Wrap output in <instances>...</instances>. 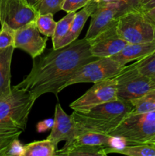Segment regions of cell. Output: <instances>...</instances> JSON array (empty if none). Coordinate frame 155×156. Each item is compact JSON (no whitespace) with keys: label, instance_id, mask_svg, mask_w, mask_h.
<instances>
[{"label":"cell","instance_id":"6da1fadb","mask_svg":"<svg viewBox=\"0 0 155 156\" xmlns=\"http://www.w3.org/2000/svg\"><path fill=\"white\" fill-rule=\"evenodd\" d=\"M95 59L85 37L58 49H47L33 59L29 74L15 86L29 91L36 101L46 93L57 97L72 75Z\"/></svg>","mask_w":155,"mask_h":156},{"label":"cell","instance_id":"7a4b0ae2","mask_svg":"<svg viewBox=\"0 0 155 156\" xmlns=\"http://www.w3.org/2000/svg\"><path fill=\"white\" fill-rule=\"evenodd\" d=\"M35 101L29 91L15 85L8 95L0 98V145L6 151L11 143L25 131Z\"/></svg>","mask_w":155,"mask_h":156},{"label":"cell","instance_id":"3957f363","mask_svg":"<svg viewBox=\"0 0 155 156\" xmlns=\"http://www.w3.org/2000/svg\"><path fill=\"white\" fill-rule=\"evenodd\" d=\"M131 110L130 101L119 98L117 100L103 103L86 112L74 111L71 117L77 126L78 135L81 131L110 135L131 112Z\"/></svg>","mask_w":155,"mask_h":156},{"label":"cell","instance_id":"277c9868","mask_svg":"<svg viewBox=\"0 0 155 156\" xmlns=\"http://www.w3.org/2000/svg\"><path fill=\"white\" fill-rule=\"evenodd\" d=\"M110 136L120 137L127 145L143 144L155 136V111L128 114Z\"/></svg>","mask_w":155,"mask_h":156},{"label":"cell","instance_id":"5b68a950","mask_svg":"<svg viewBox=\"0 0 155 156\" xmlns=\"http://www.w3.org/2000/svg\"><path fill=\"white\" fill-rule=\"evenodd\" d=\"M117 32L128 44L155 41V27L145 19L141 11H131L119 17Z\"/></svg>","mask_w":155,"mask_h":156},{"label":"cell","instance_id":"8992f818","mask_svg":"<svg viewBox=\"0 0 155 156\" xmlns=\"http://www.w3.org/2000/svg\"><path fill=\"white\" fill-rule=\"evenodd\" d=\"M126 66H122L111 57L97 58L82 66L72 75L63 89L78 83H95L119 74Z\"/></svg>","mask_w":155,"mask_h":156},{"label":"cell","instance_id":"52a82bcc","mask_svg":"<svg viewBox=\"0 0 155 156\" xmlns=\"http://www.w3.org/2000/svg\"><path fill=\"white\" fill-rule=\"evenodd\" d=\"M117 95L126 101L138 98L155 89V82L151 78L141 74L135 62L126 66L116 76Z\"/></svg>","mask_w":155,"mask_h":156},{"label":"cell","instance_id":"ba28073f","mask_svg":"<svg viewBox=\"0 0 155 156\" xmlns=\"http://www.w3.org/2000/svg\"><path fill=\"white\" fill-rule=\"evenodd\" d=\"M118 98L117 79L115 76L95 82L83 95L70 104L69 107L73 111L86 112L96 106Z\"/></svg>","mask_w":155,"mask_h":156},{"label":"cell","instance_id":"9c48e42d","mask_svg":"<svg viewBox=\"0 0 155 156\" xmlns=\"http://www.w3.org/2000/svg\"><path fill=\"white\" fill-rule=\"evenodd\" d=\"M40 15L27 0H0V24H6L14 30L36 21Z\"/></svg>","mask_w":155,"mask_h":156},{"label":"cell","instance_id":"30bf717a","mask_svg":"<svg viewBox=\"0 0 155 156\" xmlns=\"http://www.w3.org/2000/svg\"><path fill=\"white\" fill-rule=\"evenodd\" d=\"M119 5L116 1L100 2L92 15L85 39L89 42L100 34L116 24L120 16Z\"/></svg>","mask_w":155,"mask_h":156},{"label":"cell","instance_id":"8fae6325","mask_svg":"<svg viewBox=\"0 0 155 156\" xmlns=\"http://www.w3.org/2000/svg\"><path fill=\"white\" fill-rule=\"evenodd\" d=\"M47 41V37L41 36L36 21H32L15 30L14 47L26 52L34 59L43 53Z\"/></svg>","mask_w":155,"mask_h":156},{"label":"cell","instance_id":"7c38bea8","mask_svg":"<svg viewBox=\"0 0 155 156\" xmlns=\"http://www.w3.org/2000/svg\"><path fill=\"white\" fill-rule=\"evenodd\" d=\"M90 50L96 58L111 57L119 53L128 44L117 32V23L89 41Z\"/></svg>","mask_w":155,"mask_h":156},{"label":"cell","instance_id":"4fadbf2b","mask_svg":"<svg viewBox=\"0 0 155 156\" xmlns=\"http://www.w3.org/2000/svg\"><path fill=\"white\" fill-rule=\"evenodd\" d=\"M78 136V129L71 115H68L59 103L55 108L54 123L50 135L46 137L57 147L60 142L65 141L68 146Z\"/></svg>","mask_w":155,"mask_h":156},{"label":"cell","instance_id":"5bb4252c","mask_svg":"<svg viewBox=\"0 0 155 156\" xmlns=\"http://www.w3.org/2000/svg\"><path fill=\"white\" fill-rule=\"evenodd\" d=\"M155 51V41L140 44H128L119 53L111 56L122 66L147 57Z\"/></svg>","mask_w":155,"mask_h":156},{"label":"cell","instance_id":"9a60e30c","mask_svg":"<svg viewBox=\"0 0 155 156\" xmlns=\"http://www.w3.org/2000/svg\"><path fill=\"white\" fill-rule=\"evenodd\" d=\"M100 2L98 0H91L84 7L82 8L81 10L75 14L69 31L59 43L58 48L68 45L78 39L82 29L84 28L85 23L95 11Z\"/></svg>","mask_w":155,"mask_h":156},{"label":"cell","instance_id":"2e32d148","mask_svg":"<svg viewBox=\"0 0 155 156\" xmlns=\"http://www.w3.org/2000/svg\"><path fill=\"white\" fill-rule=\"evenodd\" d=\"M15 47L13 46L0 50V98L12 91L11 64Z\"/></svg>","mask_w":155,"mask_h":156},{"label":"cell","instance_id":"e0dca14e","mask_svg":"<svg viewBox=\"0 0 155 156\" xmlns=\"http://www.w3.org/2000/svg\"><path fill=\"white\" fill-rule=\"evenodd\" d=\"M106 154L117 153L128 156H155V147L147 144L126 145L122 148H105Z\"/></svg>","mask_w":155,"mask_h":156},{"label":"cell","instance_id":"ac0fdd59","mask_svg":"<svg viewBox=\"0 0 155 156\" xmlns=\"http://www.w3.org/2000/svg\"><path fill=\"white\" fill-rule=\"evenodd\" d=\"M106 146H73L56 151V155L65 156H106Z\"/></svg>","mask_w":155,"mask_h":156},{"label":"cell","instance_id":"d6986e66","mask_svg":"<svg viewBox=\"0 0 155 156\" xmlns=\"http://www.w3.org/2000/svg\"><path fill=\"white\" fill-rule=\"evenodd\" d=\"M25 146V156H56L58 148L48 139L28 143Z\"/></svg>","mask_w":155,"mask_h":156},{"label":"cell","instance_id":"ffe728a7","mask_svg":"<svg viewBox=\"0 0 155 156\" xmlns=\"http://www.w3.org/2000/svg\"><path fill=\"white\" fill-rule=\"evenodd\" d=\"M132 110L129 114H138L155 111V89L138 98L130 101Z\"/></svg>","mask_w":155,"mask_h":156},{"label":"cell","instance_id":"44dd1931","mask_svg":"<svg viewBox=\"0 0 155 156\" xmlns=\"http://www.w3.org/2000/svg\"><path fill=\"white\" fill-rule=\"evenodd\" d=\"M75 14V12H68L65 17L57 21L54 34L52 37L53 49H58L59 43L68 33Z\"/></svg>","mask_w":155,"mask_h":156},{"label":"cell","instance_id":"7402d4cb","mask_svg":"<svg viewBox=\"0 0 155 156\" xmlns=\"http://www.w3.org/2000/svg\"><path fill=\"white\" fill-rule=\"evenodd\" d=\"M56 21L51 13L40 14L36 20V24L40 34L46 37H53L56 27Z\"/></svg>","mask_w":155,"mask_h":156},{"label":"cell","instance_id":"603a6c76","mask_svg":"<svg viewBox=\"0 0 155 156\" xmlns=\"http://www.w3.org/2000/svg\"><path fill=\"white\" fill-rule=\"evenodd\" d=\"M135 63L141 74L151 79L155 77V51L141 60L135 61Z\"/></svg>","mask_w":155,"mask_h":156},{"label":"cell","instance_id":"cb8c5ba5","mask_svg":"<svg viewBox=\"0 0 155 156\" xmlns=\"http://www.w3.org/2000/svg\"><path fill=\"white\" fill-rule=\"evenodd\" d=\"M15 31L6 24H1L0 29V50L13 46L15 44Z\"/></svg>","mask_w":155,"mask_h":156},{"label":"cell","instance_id":"d4e9b609","mask_svg":"<svg viewBox=\"0 0 155 156\" xmlns=\"http://www.w3.org/2000/svg\"><path fill=\"white\" fill-rule=\"evenodd\" d=\"M64 2L65 0H42L36 9L39 11L40 14L51 13L55 15L62 10Z\"/></svg>","mask_w":155,"mask_h":156},{"label":"cell","instance_id":"484cf974","mask_svg":"<svg viewBox=\"0 0 155 156\" xmlns=\"http://www.w3.org/2000/svg\"><path fill=\"white\" fill-rule=\"evenodd\" d=\"M115 1L119 5L121 15L131 11H141V0H115Z\"/></svg>","mask_w":155,"mask_h":156},{"label":"cell","instance_id":"4316f807","mask_svg":"<svg viewBox=\"0 0 155 156\" xmlns=\"http://www.w3.org/2000/svg\"><path fill=\"white\" fill-rule=\"evenodd\" d=\"M5 156H25V146L21 144L18 139H15L9 145Z\"/></svg>","mask_w":155,"mask_h":156},{"label":"cell","instance_id":"83f0119b","mask_svg":"<svg viewBox=\"0 0 155 156\" xmlns=\"http://www.w3.org/2000/svg\"><path fill=\"white\" fill-rule=\"evenodd\" d=\"M91 0H65L62 5V10L65 11L67 13L76 12L84 7Z\"/></svg>","mask_w":155,"mask_h":156},{"label":"cell","instance_id":"f1b7e54d","mask_svg":"<svg viewBox=\"0 0 155 156\" xmlns=\"http://www.w3.org/2000/svg\"><path fill=\"white\" fill-rule=\"evenodd\" d=\"M53 123H54V119L49 118L45 119L43 120H41V121L38 122L37 124H36V131L38 133H45L48 129H52V127L53 126Z\"/></svg>","mask_w":155,"mask_h":156},{"label":"cell","instance_id":"f546056e","mask_svg":"<svg viewBox=\"0 0 155 156\" xmlns=\"http://www.w3.org/2000/svg\"><path fill=\"white\" fill-rule=\"evenodd\" d=\"M141 12H142L145 19L155 27V6L151 9L141 11Z\"/></svg>","mask_w":155,"mask_h":156},{"label":"cell","instance_id":"4dcf8cb0","mask_svg":"<svg viewBox=\"0 0 155 156\" xmlns=\"http://www.w3.org/2000/svg\"><path fill=\"white\" fill-rule=\"evenodd\" d=\"M155 6V0H150L149 2H147L145 5L141 7V11H144V10H147V9H151V8L154 7Z\"/></svg>","mask_w":155,"mask_h":156},{"label":"cell","instance_id":"1f68e13d","mask_svg":"<svg viewBox=\"0 0 155 156\" xmlns=\"http://www.w3.org/2000/svg\"><path fill=\"white\" fill-rule=\"evenodd\" d=\"M143 144H147V145H150V146H154L155 147V136H153L152 138H150V140H148L147 141H146L145 143H143Z\"/></svg>","mask_w":155,"mask_h":156},{"label":"cell","instance_id":"d6a6232c","mask_svg":"<svg viewBox=\"0 0 155 156\" xmlns=\"http://www.w3.org/2000/svg\"><path fill=\"white\" fill-rule=\"evenodd\" d=\"M149 1H150V0H141V7H142L144 5H145L146 3H147V2H149Z\"/></svg>","mask_w":155,"mask_h":156},{"label":"cell","instance_id":"836d02e7","mask_svg":"<svg viewBox=\"0 0 155 156\" xmlns=\"http://www.w3.org/2000/svg\"><path fill=\"white\" fill-rule=\"evenodd\" d=\"M98 1L100 2H112L115 1V0H98Z\"/></svg>","mask_w":155,"mask_h":156},{"label":"cell","instance_id":"e575fe53","mask_svg":"<svg viewBox=\"0 0 155 156\" xmlns=\"http://www.w3.org/2000/svg\"><path fill=\"white\" fill-rule=\"evenodd\" d=\"M152 79L153 80V82H155V77L154 78H152Z\"/></svg>","mask_w":155,"mask_h":156}]
</instances>
